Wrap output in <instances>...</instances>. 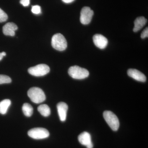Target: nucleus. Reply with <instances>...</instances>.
Returning a JSON list of instances; mask_svg holds the SVG:
<instances>
[{"label": "nucleus", "instance_id": "8", "mask_svg": "<svg viewBox=\"0 0 148 148\" xmlns=\"http://www.w3.org/2000/svg\"><path fill=\"white\" fill-rule=\"evenodd\" d=\"M79 141L83 145L86 146L87 148H93V144L91 142V136L88 132H84L79 135Z\"/></svg>", "mask_w": 148, "mask_h": 148}, {"label": "nucleus", "instance_id": "18", "mask_svg": "<svg viewBox=\"0 0 148 148\" xmlns=\"http://www.w3.org/2000/svg\"><path fill=\"white\" fill-rule=\"evenodd\" d=\"M8 18V16L7 14L0 8V23L6 21Z\"/></svg>", "mask_w": 148, "mask_h": 148}, {"label": "nucleus", "instance_id": "9", "mask_svg": "<svg viewBox=\"0 0 148 148\" xmlns=\"http://www.w3.org/2000/svg\"><path fill=\"white\" fill-rule=\"evenodd\" d=\"M93 41L97 47L101 49L106 48L108 44L107 38L101 34H96L93 37Z\"/></svg>", "mask_w": 148, "mask_h": 148}, {"label": "nucleus", "instance_id": "10", "mask_svg": "<svg viewBox=\"0 0 148 148\" xmlns=\"http://www.w3.org/2000/svg\"><path fill=\"white\" fill-rule=\"evenodd\" d=\"M127 75L134 79L141 82H145L147 79L145 75L136 69H129L127 71Z\"/></svg>", "mask_w": 148, "mask_h": 148}, {"label": "nucleus", "instance_id": "7", "mask_svg": "<svg viewBox=\"0 0 148 148\" xmlns=\"http://www.w3.org/2000/svg\"><path fill=\"white\" fill-rule=\"evenodd\" d=\"M94 14L93 11L88 7L83 8L80 12V21L84 25H87L90 23Z\"/></svg>", "mask_w": 148, "mask_h": 148}, {"label": "nucleus", "instance_id": "1", "mask_svg": "<svg viewBox=\"0 0 148 148\" xmlns=\"http://www.w3.org/2000/svg\"><path fill=\"white\" fill-rule=\"evenodd\" d=\"M28 95L33 103L39 104L45 101L46 96L44 92L41 88L32 87L28 91Z\"/></svg>", "mask_w": 148, "mask_h": 148}, {"label": "nucleus", "instance_id": "19", "mask_svg": "<svg viewBox=\"0 0 148 148\" xmlns=\"http://www.w3.org/2000/svg\"><path fill=\"white\" fill-rule=\"evenodd\" d=\"M32 11L34 14H39L41 12V7L39 5H38L33 6L32 7Z\"/></svg>", "mask_w": 148, "mask_h": 148}, {"label": "nucleus", "instance_id": "4", "mask_svg": "<svg viewBox=\"0 0 148 148\" xmlns=\"http://www.w3.org/2000/svg\"><path fill=\"white\" fill-rule=\"evenodd\" d=\"M103 117L109 126L113 131H117L119 127V121L116 116L111 111H106Z\"/></svg>", "mask_w": 148, "mask_h": 148}, {"label": "nucleus", "instance_id": "6", "mask_svg": "<svg viewBox=\"0 0 148 148\" xmlns=\"http://www.w3.org/2000/svg\"><path fill=\"white\" fill-rule=\"evenodd\" d=\"M29 137L36 140L45 139L49 136L48 130L42 127H36L29 130L28 132Z\"/></svg>", "mask_w": 148, "mask_h": 148}, {"label": "nucleus", "instance_id": "23", "mask_svg": "<svg viewBox=\"0 0 148 148\" xmlns=\"http://www.w3.org/2000/svg\"><path fill=\"white\" fill-rule=\"evenodd\" d=\"M3 57V56L2 55L1 53H0V61H1V60L2 59Z\"/></svg>", "mask_w": 148, "mask_h": 148}, {"label": "nucleus", "instance_id": "15", "mask_svg": "<svg viewBox=\"0 0 148 148\" xmlns=\"http://www.w3.org/2000/svg\"><path fill=\"white\" fill-rule=\"evenodd\" d=\"M38 110L40 113L43 116L47 117L50 115V109L47 105L45 104L40 105L38 107Z\"/></svg>", "mask_w": 148, "mask_h": 148}, {"label": "nucleus", "instance_id": "14", "mask_svg": "<svg viewBox=\"0 0 148 148\" xmlns=\"http://www.w3.org/2000/svg\"><path fill=\"white\" fill-rule=\"evenodd\" d=\"M11 104V102L9 99H5L1 101L0 102V113L5 114Z\"/></svg>", "mask_w": 148, "mask_h": 148}, {"label": "nucleus", "instance_id": "16", "mask_svg": "<svg viewBox=\"0 0 148 148\" xmlns=\"http://www.w3.org/2000/svg\"><path fill=\"white\" fill-rule=\"evenodd\" d=\"M23 113L26 116L30 117L33 114L34 110L33 107L29 103H24L22 106Z\"/></svg>", "mask_w": 148, "mask_h": 148}, {"label": "nucleus", "instance_id": "3", "mask_svg": "<svg viewBox=\"0 0 148 148\" xmlns=\"http://www.w3.org/2000/svg\"><path fill=\"white\" fill-rule=\"evenodd\" d=\"M51 45L54 49L63 51L67 47V41L63 35L61 34H56L51 39Z\"/></svg>", "mask_w": 148, "mask_h": 148}, {"label": "nucleus", "instance_id": "21", "mask_svg": "<svg viewBox=\"0 0 148 148\" xmlns=\"http://www.w3.org/2000/svg\"><path fill=\"white\" fill-rule=\"evenodd\" d=\"M20 3L24 7L28 6L30 4V0H20Z\"/></svg>", "mask_w": 148, "mask_h": 148}, {"label": "nucleus", "instance_id": "12", "mask_svg": "<svg viewBox=\"0 0 148 148\" xmlns=\"http://www.w3.org/2000/svg\"><path fill=\"white\" fill-rule=\"evenodd\" d=\"M18 29L16 24L12 22H8L3 27V32L5 36H13L15 35V32Z\"/></svg>", "mask_w": 148, "mask_h": 148}, {"label": "nucleus", "instance_id": "17", "mask_svg": "<svg viewBox=\"0 0 148 148\" xmlns=\"http://www.w3.org/2000/svg\"><path fill=\"white\" fill-rule=\"evenodd\" d=\"M11 79L5 75H0V84H8L11 82Z\"/></svg>", "mask_w": 148, "mask_h": 148}, {"label": "nucleus", "instance_id": "20", "mask_svg": "<svg viewBox=\"0 0 148 148\" xmlns=\"http://www.w3.org/2000/svg\"><path fill=\"white\" fill-rule=\"evenodd\" d=\"M148 37V27H147L144 31L142 32L141 34V37L142 39H144L146 38H147Z\"/></svg>", "mask_w": 148, "mask_h": 148}, {"label": "nucleus", "instance_id": "24", "mask_svg": "<svg viewBox=\"0 0 148 148\" xmlns=\"http://www.w3.org/2000/svg\"><path fill=\"white\" fill-rule=\"evenodd\" d=\"M1 53L2 55L3 56H5L6 55L5 52H2Z\"/></svg>", "mask_w": 148, "mask_h": 148}, {"label": "nucleus", "instance_id": "11", "mask_svg": "<svg viewBox=\"0 0 148 148\" xmlns=\"http://www.w3.org/2000/svg\"><path fill=\"white\" fill-rule=\"evenodd\" d=\"M57 108L60 120L61 121H65L67 116L68 105L64 102H60L57 104Z\"/></svg>", "mask_w": 148, "mask_h": 148}, {"label": "nucleus", "instance_id": "5", "mask_svg": "<svg viewBox=\"0 0 148 148\" xmlns=\"http://www.w3.org/2000/svg\"><path fill=\"white\" fill-rule=\"evenodd\" d=\"M50 71V68L44 64H39L28 69V72L32 75L41 77L45 75Z\"/></svg>", "mask_w": 148, "mask_h": 148}, {"label": "nucleus", "instance_id": "13", "mask_svg": "<svg viewBox=\"0 0 148 148\" xmlns=\"http://www.w3.org/2000/svg\"><path fill=\"white\" fill-rule=\"evenodd\" d=\"M147 21V19L144 16L138 17L135 19L134 22L135 26L133 29V32H137L140 31V29H142L145 25Z\"/></svg>", "mask_w": 148, "mask_h": 148}, {"label": "nucleus", "instance_id": "2", "mask_svg": "<svg viewBox=\"0 0 148 148\" xmlns=\"http://www.w3.org/2000/svg\"><path fill=\"white\" fill-rule=\"evenodd\" d=\"M68 73L73 78L77 79H84L89 76V73L86 69L75 66L69 68Z\"/></svg>", "mask_w": 148, "mask_h": 148}, {"label": "nucleus", "instance_id": "22", "mask_svg": "<svg viewBox=\"0 0 148 148\" xmlns=\"http://www.w3.org/2000/svg\"><path fill=\"white\" fill-rule=\"evenodd\" d=\"M63 2L66 3H70L73 2L75 0H62Z\"/></svg>", "mask_w": 148, "mask_h": 148}]
</instances>
